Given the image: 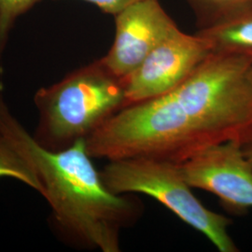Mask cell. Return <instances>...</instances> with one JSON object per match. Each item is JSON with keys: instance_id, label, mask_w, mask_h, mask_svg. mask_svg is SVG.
<instances>
[{"instance_id": "cell-1", "label": "cell", "mask_w": 252, "mask_h": 252, "mask_svg": "<svg viewBox=\"0 0 252 252\" xmlns=\"http://www.w3.org/2000/svg\"><path fill=\"white\" fill-rule=\"evenodd\" d=\"M0 130L31 164L56 224L74 241L120 252V234L143 211L142 203L108 189L87 152L86 138L53 152L40 146L12 115L0 94Z\"/></svg>"}, {"instance_id": "cell-2", "label": "cell", "mask_w": 252, "mask_h": 252, "mask_svg": "<svg viewBox=\"0 0 252 252\" xmlns=\"http://www.w3.org/2000/svg\"><path fill=\"white\" fill-rule=\"evenodd\" d=\"M169 94L122 108L86 138L91 157H134L176 163L212 145Z\"/></svg>"}, {"instance_id": "cell-3", "label": "cell", "mask_w": 252, "mask_h": 252, "mask_svg": "<svg viewBox=\"0 0 252 252\" xmlns=\"http://www.w3.org/2000/svg\"><path fill=\"white\" fill-rule=\"evenodd\" d=\"M34 103L39 117L33 137L47 150L62 151L126 107V82L99 59L36 91Z\"/></svg>"}, {"instance_id": "cell-4", "label": "cell", "mask_w": 252, "mask_h": 252, "mask_svg": "<svg viewBox=\"0 0 252 252\" xmlns=\"http://www.w3.org/2000/svg\"><path fill=\"white\" fill-rule=\"evenodd\" d=\"M212 143L252 131V56L212 53L167 94Z\"/></svg>"}, {"instance_id": "cell-5", "label": "cell", "mask_w": 252, "mask_h": 252, "mask_svg": "<svg viewBox=\"0 0 252 252\" xmlns=\"http://www.w3.org/2000/svg\"><path fill=\"white\" fill-rule=\"evenodd\" d=\"M100 175L116 194L143 193L156 199L186 224L205 234L219 252H238L228 232L231 221L195 197L180 163L149 157L126 158L108 161Z\"/></svg>"}, {"instance_id": "cell-6", "label": "cell", "mask_w": 252, "mask_h": 252, "mask_svg": "<svg viewBox=\"0 0 252 252\" xmlns=\"http://www.w3.org/2000/svg\"><path fill=\"white\" fill-rule=\"evenodd\" d=\"M211 54L206 38L178 29L125 78L126 107L171 93Z\"/></svg>"}, {"instance_id": "cell-7", "label": "cell", "mask_w": 252, "mask_h": 252, "mask_svg": "<svg viewBox=\"0 0 252 252\" xmlns=\"http://www.w3.org/2000/svg\"><path fill=\"white\" fill-rule=\"evenodd\" d=\"M180 168L191 188L215 194L232 212L252 208V166L239 139L209 145L180 163Z\"/></svg>"}, {"instance_id": "cell-8", "label": "cell", "mask_w": 252, "mask_h": 252, "mask_svg": "<svg viewBox=\"0 0 252 252\" xmlns=\"http://www.w3.org/2000/svg\"><path fill=\"white\" fill-rule=\"evenodd\" d=\"M115 38L102 61L125 79L166 37L180 29L159 0H140L118 12Z\"/></svg>"}, {"instance_id": "cell-9", "label": "cell", "mask_w": 252, "mask_h": 252, "mask_svg": "<svg viewBox=\"0 0 252 252\" xmlns=\"http://www.w3.org/2000/svg\"><path fill=\"white\" fill-rule=\"evenodd\" d=\"M209 42L212 53L252 56V12L196 32Z\"/></svg>"}, {"instance_id": "cell-10", "label": "cell", "mask_w": 252, "mask_h": 252, "mask_svg": "<svg viewBox=\"0 0 252 252\" xmlns=\"http://www.w3.org/2000/svg\"><path fill=\"white\" fill-rule=\"evenodd\" d=\"M199 29L215 27L252 12V0H185Z\"/></svg>"}, {"instance_id": "cell-11", "label": "cell", "mask_w": 252, "mask_h": 252, "mask_svg": "<svg viewBox=\"0 0 252 252\" xmlns=\"http://www.w3.org/2000/svg\"><path fill=\"white\" fill-rule=\"evenodd\" d=\"M0 178L19 180L29 188L35 189L41 196L43 195V186L36 176V172L1 130Z\"/></svg>"}, {"instance_id": "cell-12", "label": "cell", "mask_w": 252, "mask_h": 252, "mask_svg": "<svg viewBox=\"0 0 252 252\" xmlns=\"http://www.w3.org/2000/svg\"><path fill=\"white\" fill-rule=\"evenodd\" d=\"M39 0H0V54L7 44L9 31L15 20Z\"/></svg>"}, {"instance_id": "cell-13", "label": "cell", "mask_w": 252, "mask_h": 252, "mask_svg": "<svg viewBox=\"0 0 252 252\" xmlns=\"http://www.w3.org/2000/svg\"><path fill=\"white\" fill-rule=\"evenodd\" d=\"M98 7L103 12L116 15L126 7L140 0H83Z\"/></svg>"}, {"instance_id": "cell-14", "label": "cell", "mask_w": 252, "mask_h": 252, "mask_svg": "<svg viewBox=\"0 0 252 252\" xmlns=\"http://www.w3.org/2000/svg\"><path fill=\"white\" fill-rule=\"evenodd\" d=\"M240 140V146L244 155L252 166V131L249 134L244 135Z\"/></svg>"}]
</instances>
